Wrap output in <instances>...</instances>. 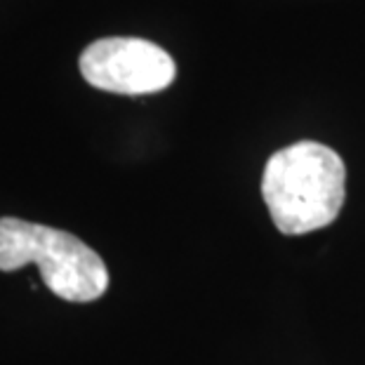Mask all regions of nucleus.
<instances>
[{
	"label": "nucleus",
	"mask_w": 365,
	"mask_h": 365,
	"mask_svg": "<svg viewBox=\"0 0 365 365\" xmlns=\"http://www.w3.org/2000/svg\"><path fill=\"white\" fill-rule=\"evenodd\" d=\"M262 198L285 236L325 229L337 220L346 198L344 160L318 142L285 146L264 165Z\"/></svg>",
	"instance_id": "nucleus-1"
},
{
	"label": "nucleus",
	"mask_w": 365,
	"mask_h": 365,
	"mask_svg": "<svg viewBox=\"0 0 365 365\" xmlns=\"http://www.w3.org/2000/svg\"><path fill=\"white\" fill-rule=\"evenodd\" d=\"M38 264L48 290L66 302H95L106 292L108 271L99 255L68 231L3 217L0 271Z\"/></svg>",
	"instance_id": "nucleus-2"
},
{
	"label": "nucleus",
	"mask_w": 365,
	"mask_h": 365,
	"mask_svg": "<svg viewBox=\"0 0 365 365\" xmlns=\"http://www.w3.org/2000/svg\"><path fill=\"white\" fill-rule=\"evenodd\" d=\"M78 66L92 88L128 97L165 90L177 76L175 59L142 38H102L90 43Z\"/></svg>",
	"instance_id": "nucleus-3"
}]
</instances>
